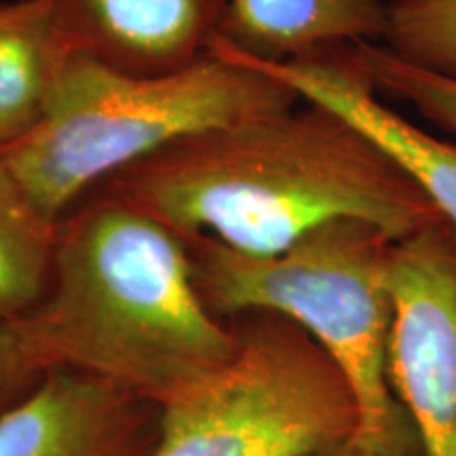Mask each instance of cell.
Masks as SVG:
<instances>
[{"mask_svg": "<svg viewBox=\"0 0 456 456\" xmlns=\"http://www.w3.org/2000/svg\"><path fill=\"white\" fill-rule=\"evenodd\" d=\"M178 232L248 256L317 226L368 220L402 239L440 220L419 186L338 112L313 102L171 144L98 186Z\"/></svg>", "mask_w": 456, "mask_h": 456, "instance_id": "cell-1", "label": "cell"}, {"mask_svg": "<svg viewBox=\"0 0 456 456\" xmlns=\"http://www.w3.org/2000/svg\"><path fill=\"white\" fill-rule=\"evenodd\" d=\"M9 328L43 374L95 376L157 406L239 345L199 292L186 239L104 188L61 216L47 292Z\"/></svg>", "mask_w": 456, "mask_h": 456, "instance_id": "cell-2", "label": "cell"}, {"mask_svg": "<svg viewBox=\"0 0 456 456\" xmlns=\"http://www.w3.org/2000/svg\"><path fill=\"white\" fill-rule=\"evenodd\" d=\"M393 241L359 218L326 222L271 256L186 239L197 288L216 315L269 313L292 322L345 374L359 410L357 440L380 456H423L387 368Z\"/></svg>", "mask_w": 456, "mask_h": 456, "instance_id": "cell-3", "label": "cell"}, {"mask_svg": "<svg viewBox=\"0 0 456 456\" xmlns=\"http://www.w3.org/2000/svg\"><path fill=\"white\" fill-rule=\"evenodd\" d=\"M298 102L288 85L212 51L157 77L72 55L43 121L0 161L43 214L60 220L112 175L175 142Z\"/></svg>", "mask_w": 456, "mask_h": 456, "instance_id": "cell-4", "label": "cell"}, {"mask_svg": "<svg viewBox=\"0 0 456 456\" xmlns=\"http://www.w3.org/2000/svg\"><path fill=\"white\" fill-rule=\"evenodd\" d=\"M237 351L159 406L152 456H305L359 431L345 374L288 319H228Z\"/></svg>", "mask_w": 456, "mask_h": 456, "instance_id": "cell-5", "label": "cell"}, {"mask_svg": "<svg viewBox=\"0 0 456 456\" xmlns=\"http://www.w3.org/2000/svg\"><path fill=\"white\" fill-rule=\"evenodd\" d=\"M387 368L423 456H456V232L442 218L395 239Z\"/></svg>", "mask_w": 456, "mask_h": 456, "instance_id": "cell-6", "label": "cell"}, {"mask_svg": "<svg viewBox=\"0 0 456 456\" xmlns=\"http://www.w3.org/2000/svg\"><path fill=\"white\" fill-rule=\"evenodd\" d=\"M212 51L269 74L288 85L298 100L326 106L351 121L406 171L456 232V140L431 134L391 106L363 77L346 47L289 61L254 60L218 43Z\"/></svg>", "mask_w": 456, "mask_h": 456, "instance_id": "cell-7", "label": "cell"}, {"mask_svg": "<svg viewBox=\"0 0 456 456\" xmlns=\"http://www.w3.org/2000/svg\"><path fill=\"white\" fill-rule=\"evenodd\" d=\"M157 433V403L55 370L0 414V456H152Z\"/></svg>", "mask_w": 456, "mask_h": 456, "instance_id": "cell-8", "label": "cell"}, {"mask_svg": "<svg viewBox=\"0 0 456 456\" xmlns=\"http://www.w3.org/2000/svg\"><path fill=\"white\" fill-rule=\"evenodd\" d=\"M68 57L157 77L209 55L228 0H51Z\"/></svg>", "mask_w": 456, "mask_h": 456, "instance_id": "cell-9", "label": "cell"}, {"mask_svg": "<svg viewBox=\"0 0 456 456\" xmlns=\"http://www.w3.org/2000/svg\"><path fill=\"white\" fill-rule=\"evenodd\" d=\"M385 0H228L214 43L262 61H289L380 43Z\"/></svg>", "mask_w": 456, "mask_h": 456, "instance_id": "cell-10", "label": "cell"}, {"mask_svg": "<svg viewBox=\"0 0 456 456\" xmlns=\"http://www.w3.org/2000/svg\"><path fill=\"white\" fill-rule=\"evenodd\" d=\"M66 60L51 0L0 4V152L43 121Z\"/></svg>", "mask_w": 456, "mask_h": 456, "instance_id": "cell-11", "label": "cell"}, {"mask_svg": "<svg viewBox=\"0 0 456 456\" xmlns=\"http://www.w3.org/2000/svg\"><path fill=\"white\" fill-rule=\"evenodd\" d=\"M57 224L0 161V326L43 300L53 271Z\"/></svg>", "mask_w": 456, "mask_h": 456, "instance_id": "cell-12", "label": "cell"}, {"mask_svg": "<svg viewBox=\"0 0 456 456\" xmlns=\"http://www.w3.org/2000/svg\"><path fill=\"white\" fill-rule=\"evenodd\" d=\"M346 51L383 98L403 102L425 121L456 135V74L410 64L380 43L355 45Z\"/></svg>", "mask_w": 456, "mask_h": 456, "instance_id": "cell-13", "label": "cell"}, {"mask_svg": "<svg viewBox=\"0 0 456 456\" xmlns=\"http://www.w3.org/2000/svg\"><path fill=\"white\" fill-rule=\"evenodd\" d=\"M380 45L410 64L456 74V0H389Z\"/></svg>", "mask_w": 456, "mask_h": 456, "instance_id": "cell-14", "label": "cell"}, {"mask_svg": "<svg viewBox=\"0 0 456 456\" xmlns=\"http://www.w3.org/2000/svg\"><path fill=\"white\" fill-rule=\"evenodd\" d=\"M43 376L9 323L0 326V414L30 393Z\"/></svg>", "mask_w": 456, "mask_h": 456, "instance_id": "cell-15", "label": "cell"}, {"mask_svg": "<svg viewBox=\"0 0 456 456\" xmlns=\"http://www.w3.org/2000/svg\"><path fill=\"white\" fill-rule=\"evenodd\" d=\"M305 456H380V454L374 452L372 448H368L366 444L359 442L357 437H349V440L330 444L326 448L313 450V452Z\"/></svg>", "mask_w": 456, "mask_h": 456, "instance_id": "cell-16", "label": "cell"}]
</instances>
